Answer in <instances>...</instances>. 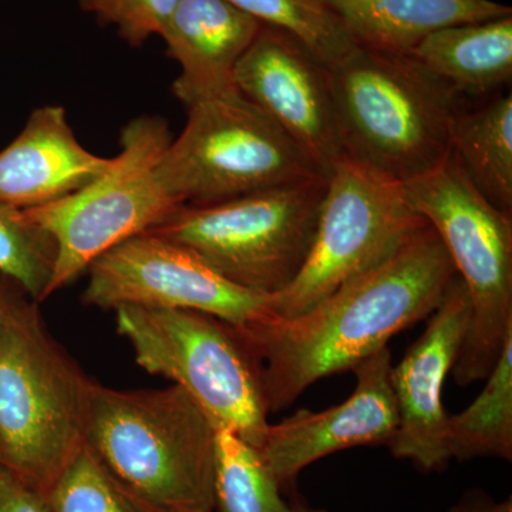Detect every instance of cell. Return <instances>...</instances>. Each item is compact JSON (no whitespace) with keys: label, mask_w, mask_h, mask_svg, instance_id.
I'll return each instance as SVG.
<instances>
[{"label":"cell","mask_w":512,"mask_h":512,"mask_svg":"<svg viewBox=\"0 0 512 512\" xmlns=\"http://www.w3.org/2000/svg\"><path fill=\"white\" fill-rule=\"evenodd\" d=\"M456 269L424 225L379 264L343 282L305 312L238 333L258 363L269 414L323 377L348 372L439 308Z\"/></svg>","instance_id":"1"},{"label":"cell","mask_w":512,"mask_h":512,"mask_svg":"<svg viewBox=\"0 0 512 512\" xmlns=\"http://www.w3.org/2000/svg\"><path fill=\"white\" fill-rule=\"evenodd\" d=\"M215 436L208 414L175 384L90 383L83 443L151 512L215 511Z\"/></svg>","instance_id":"2"},{"label":"cell","mask_w":512,"mask_h":512,"mask_svg":"<svg viewBox=\"0 0 512 512\" xmlns=\"http://www.w3.org/2000/svg\"><path fill=\"white\" fill-rule=\"evenodd\" d=\"M90 379L10 284L0 303V464L47 495L83 446Z\"/></svg>","instance_id":"3"},{"label":"cell","mask_w":512,"mask_h":512,"mask_svg":"<svg viewBox=\"0 0 512 512\" xmlns=\"http://www.w3.org/2000/svg\"><path fill=\"white\" fill-rule=\"evenodd\" d=\"M329 80L345 156L402 184L450 156L460 94L414 57L357 46Z\"/></svg>","instance_id":"4"},{"label":"cell","mask_w":512,"mask_h":512,"mask_svg":"<svg viewBox=\"0 0 512 512\" xmlns=\"http://www.w3.org/2000/svg\"><path fill=\"white\" fill-rule=\"evenodd\" d=\"M439 235L470 301V319L453 367L458 386L487 379L512 336V215L495 208L450 153L403 184Z\"/></svg>","instance_id":"5"},{"label":"cell","mask_w":512,"mask_h":512,"mask_svg":"<svg viewBox=\"0 0 512 512\" xmlns=\"http://www.w3.org/2000/svg\"><path fill=\"white\" fill-rule=\"evenodd\" d=\"M326 181L180 205L147 232L190 249L239 288L276 295L295 281L308 258Z\"/></svg>","instance_id":"6"},{"label":"cell","mask_w":512,"mask_h":512,"mask_svg":"<svg viewBox=\"0 0 512 512\" xmlns=\"http://www.w3.org/2000/svg\"><path fill=\"white\" fill-rule=\"evenodd\" d=\"M187 110L184 130L157 165L158 180L180 205L214 204L326 178L238 87L195 101Z\"/></svg>","instance_id":"7"},{"label":"cell","mask_w":512,"mask_h":512,"mask_svg":"<svg viewBox=\"0 0 512 512\" xmlns=\"http://www.w3.org/2000/svg\"><path fill=\"white\" fill-rule=\"evenodd\" d=\"M171 141L167 121L137 117L121 130L120 154L100 177L62 200L20 211L55 247L46 299L76 281L111 248L144 234L180 207L157 175Z\"/></svg>","instance_id":"8"},{"label":"cell","mask_w":512,"mask_h":512,"mask_svg":"<svg viewBox=\"0 0 512 512\" xmlns=\"http://www.w3.org/2000/svg\"><path fill=\"white\" fill-rule=\"evenodd\" d=\"M120 336L150 375L190 394L212 423L258 448L269 410L258 363L234 328L205 313L120 306Z\"/></svg>","instance_id":"9"},{"label":"cell","mask_w":512,"mask_h":512,"mask_svg":"<svg viewBox=\"0 0 512 512\" xmlns=\"http://www.w3.org/2000/svg\"><path fill=\"white\" fill-rule=\"evenodd\" d=\"M426 224L402 183L343 154L326 181L308 258L288 288L268 296L269 309L279 319L305 312Z\"/></svg>","instance_id":"10"},{"label":"cell","mask_w":512,"mask_h":512,"mask_svg":"<svg viewBox=\"0 0 512 512\" xmlns=\"http://www.w3.org/2000/svg\"><path fill=\"white\" fill-rule=\"evenodd\" d=\"M87 272L82 301L103 311L183 309L214 316L237 332L275 318L268 296L239 288L190 249L148 232L111 248Z\"/></svg>","instance_id":"11"},{"label":"cell","mask_w":512,"mask_h":512,"mask_svg":"<svg viewBox=\"0 0 512 512\" xmlns=\"http://www.w3.org/2000/svg\"><path fill=\"white\" fill-rule=\"evenodd\" d=\"M234 82L328 178L343 156L329 67L291 33L262 25L235 67Z\"/></svg>","instance_id":"12"},{"label":"cell","mask_w":512,"mask_h":512,"mask_svg":"<svg viewBox=\"0 0 512 512\" xmlns=\"http://www.w3.org/2000/svg\"><path fill=\"white\" fill-rule=\"evenodd\" d=\"M392 367L386 346L353 367L355 392L345 402L322 412L301 410L281 423L269 424L256 450L281 487L330 454L373 444L389 446L399 423Z\"/></svg>","instance_id":"13"},{"label":"cell","mask_w":512,"mask_h":512,"mask_svg":"<svg viewBox=\"0 0 512 512\" xmlns=\"http://www.w3.org/2000/svg\"><path fill=\"white\" fill-rule=\"evenodd\" d=\"M470 319V301L460 278L454 279L427 328L392 367L397 430L389 443L396 458L420 470L437 471L451 460L447 450L448 414L443 386L453 370Z\"/></svg>","instance_id":"14"},{"label":"cell","mask_w":512,"mask_h":512,"mask_svg":"<svg viewBox=\"0 0 512 512\" xmlns=\"http://www.w3.org/2000/svg\"><path fill=\"white\" fill-rule=\"evenodd\" d=\"M111 163L80 144L62 106L40 107L0 151V204L23 211L62 200Z\"/></svg>","instance_id":"15"},{"label":"cell","mask_w":512,"mask_h":512,"mask_svg":"<svg viewBox=\"0 0 512 512\" xmlns=\"http://www.w3.org/2000/svg\"><path fill=\"white\" fill-rule=\"evenodd\" d=\"M262 25L228 0H180L161 33L181 66L174 96L188 107L235 89V67Z\"/></svg>","instance_id":"16"},{"label":"cell","mask_w":512,"mask_h":512,"mask_svg":"<svg viewBox=\"0 0 512 512\" xmlns=\"http://www.w3.org/2000/svg\"><path fill=\"white\" fill-rule=\"evenodd\" d=\"M359 47L409 55L424 37L447 26L512 15L493 0H319Z\"/></svg>","instance_id":"17"},{"label":"cell","mask_w":512,"mask_h":512,"mask_svg":"<svg viewBox=\"0 0 512 512\" xmlns=\"http://www.w3.org/2000/svg\"><path fill=\"white\" fill-rule=\"evenodd\" d=\"M409 55L460 96H488L512 79V15L436 30Z\"/></svg>","instance_id":"18"},{"label":"cell","mask_w":512,"mask_h":512,"mask_svg":"<svg viewBox=\"0 0 512 512\" xmlns=\"http://www.w3.org/2000/svg\"><path fill=\"white\" fill-rule=\"evenodd\" d=\"M451 154L478 192L512 215V97H494L474 110L458 109Z\"/></svg>","instance_id":"19"},{"label":"cell","mask_w":512,"mask_h":512,"mask_svg":"<svg viewBox=\"0 0 512 512\" xmlns=\"http://www.w3.org/2000/svg\"><path fill=\"white\" fill-rule=\"evenodd\" d=\"M447 450L451 460H512V336L477 399L463 412L448 414Z\"/></svg>","instance_id":"20"},{"label":"cell","mask_w":512,"mask_h":512,"mask_svg":"<svg viewBox=\"0 0 512 512\" xmlns=\"http://www.w3.org/2000/svg\"><path fill=\"white\" fill-rule=\"evenodd\" d=\"M215 511L328 512L288 503L258 450L222 427L215 436Z\"/></svg>","instance_id":"21"},{"label":"cell","mask_w":512,"mask_h":512,"mask_svg":"<svg viewBox=\"0 0 512 512\" xmlns=\"http://www.w3.org/2000/svg\"><path fill=\"white\" fill-rule=\"evenodd\" d=\"M264 25L291 33L326 66L340 62L357 45L339 19L319 0H228Z\"/></svg>","instance_id":"22"},{"label":"cell","mask_w":512,"mask_h":512,"mask_svg":"<svg viewBox=\"0 0 512 512\" xmlns=\"http://www.w3.org/2000/svg\"><path fill=\"white\" fill-rule=\"evenodd\" d=\"M50 512H151L83 443L46 495Z\"/></svg>","instance_id":"23"},{"label":"cell","mask_w":512,"mask_h":512,"mask_svg":"<svg viewBox=\"0 0 512 512\" xmlns=\"http://www.w3.org/2000/svg\"><path fill=\"white\" fill-rule=\"evenodd\" d=\"M53 262L52 241L28 224L22 212L0 204V274L39 303L46 299Z\"/></svg>","instance_id":"24"},{"label":"cell","mask_w":512,"mask_h":512,"mask_svg":"<svg viewBox=\"0 0 512 512\" xmlns=\"http://www.w3.org/2000/svg\"><path fill=\"white\" fill-rule=\"evenodd\" d=\"M84 12L93 13L101 25L114 26L124 42L143 46L151 36H161L180 0H77Z\"/></svg>","instance_id":"25"},{"label":"cell","mask_w":512,"mask_h":512,"mask_svg":"<svg viewBox=\"0 0 512 512\" xmlns=\"http://www.w3.org/2000/svg\"><path fill=\"white\" fill-rule=\"evenodd\" d=\"M0 512H50V508L45 494L0 464Z\"/></svg>","instance_id":"26"},{"label":"cell","mask_w":512,"mask_h":512,"mask_svg":"<svg viewBox=\"0 0 512 512\" xmlns=\"http://www.w3.org/2000/svg\"><path fill=\"white\" fill-rule=\"evenodd\" d=\"M447 512H512V500L498 501L483 490H470Z\"/></svg>","instance_id":"27"},{"label":"cell","mask_w":512,"mask_h":512,"mask_svg":"<svg viewBox=\"0 0 512 512\" xmlns=\"http://www.w3.org/2000/svg\"><path fill=\"white\" fill-rule=\"evenodd\" d=\"M10 284H15V282L10 281L5 275L0 274V303H2L3 296H5L6 291H8Z\"/></svg>","instance_id":"28"},{"label":"cell","mask_w":512,"mask_h":512,"mask_svg":"<svg viewBox=\"0 0 512 512\" xmlns=\"http://www.w3.org/2000/svg\"><path fill=\"white\" fill-rule=\"evenodd\" d=\"M212 512H217V511H212Z\"/></svg>","instance_id":"29"}]
</instances>
